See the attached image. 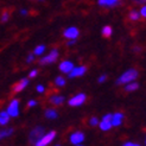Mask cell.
<instances>
[{"label": "cell", "instance_id": "1", "mask_svg": "<svg viewBox=\"0 0 146 146\" xmlns=\"http://www.w3.org/2000/svg\"><path fill=\"white\" fill-rule=\"evenodd\" d=\"M138 75H139V72H138V70H135V69H128V70H126L123 74H121L120 75V77L116 80V84H119V86H121V84H123L125 86L126 83H128V82H132V81H135L137 80V77H138Z\"/></svg>", "mask_w": 146, "mask_h": 146}, {"label": "cell", "instance_id": "2", "mask_svg": "<svg viewBox=\"0 0 146 146\" xmlns=\"http://www.w3.org/2000/svg\"><path fill=\"white\" fill-rule=\"evenodd\" d=\"M44 134H45V128L44 127H42V126L35 127V128H32L30 131V133H29V141H30V144L36 145V144H37V141Z\"/></svg>", "mask_w": 146, "mask_h": 146}, {"label": "cell", "instance_id": "3", "mask_svg": "<svg viewBox=\"0 0 146 146\" xmlns=\"http://www.w3.org/2000/svg\"><path fill=\"white\" fill-rule=\"evenodd\" d=\"M57 58H58V51L56 49H52L49 52V55L44 56L43 58H40L39 60V64L40 65H46V64H51V63H54L57 61Z\"/></svg>", "mask_w": 146, "mask_h": 146}, {"label": "cell", "instance_id": "4", "mask_svg": "<svg viewBox=\"0 0 146 146\" xmlns=\"http://www.w3.org/2000/svg\"><path fill=\"white\" fill-rule=\"evenodd\" d=\"M99 127H100L101 131H104V132H107V131H109L113 127V125H112V114L111 113H108V114L102 116L101 121L99 122Z\"/></svg>", "mask_w": 146, "mask_h": 146}, {"label": "cell", "instance_id": "5", "mask_svg": "<svg viewBox=\"0 0 146 146\" xmlns=\"http://www.w3.org/2000/svg\"><path fill=\"white\" fill-rule=\"evenodd\" d=\"M86 100H87V95H86V94L80 93V94H77V95L72 96L71 99H69L68 104L71 107H78V106H82L84 102H86Z\"/></svg>", "mask_w": 146, "mask_h": 146}, {"label": "cell", "instance_id": "6", "mask_svg": "<svg viewBox=\"0 0 146 146\" xmlns=\"http://www.w3.org/2000/svg\"><path fill=\"white\" fill-rule=\"evenodd\" d=\"M55 137H56L55 131H50L49 133H45L40 138V139L37 141V144H36V146H45V145H48V144H50L51 141H52L55 139Z\"/></svg>", "mask_w": 146, "mask_h": 146}, {"label": "cell", "instance_id": "7", "mask_svg": "<svg viewBox=\"0 0 146 146\" xmlns=\"http://www.w3.org/2000/svg\"><path fill=\"white\" fill-rule=\"evenodd\" d=\"M7 113L11 116H18L19 114V101L17 99H14L10 102L9 107H7Z\"/></svg>", "mask_w": 146, "mask_h": 146}, {"label": "cell", "instance_id": "8", "mask_svg": "<svg viewBox=\"0 0 146 146\" xmlns=\"http://www.w3.org/2000/svg\"><path fill=\"white\" fill-rule=\"evenodd\" d=\"M29 84V78H21L20 81H18L17 83H14L13 87H12V92L14 94H17V93H20V92H23L26 87Z\"/></svg>", "mask_w": 146, "mask_h": 146}, {"label": "cell", "instance_id": "9", "mask_svg": "<svg viewBox=\"0 0 146 146\" xmlns=\"http://www.w3.org/2000/svg\"><path fill=\"white\" fill-rule=\"evenodd\" d=\"M78 35H80L78 29L77 27H74V26L65 29L64 32H63V36L67 39H76L78 37Z\"/></svg>", "mask_w": 146, "mask_h": 146}, {"label": "cell", "instance_id": "10", "mask_svg": "<svg viewBox=\"0 0 146 146\" xmlns=\"http://www.w3.org/2000/svg\"><path fill=\"white\" fill-rule=\"evenodd\" d=\"M84 141V134L82 132H74L70 135V143L72 145H81Z\"/></svg>", "mask_w": 146, "mask_h": 146}, {"label": "cell", "instance_id": "11", "mask_svg": "<svg viewBox=\"0 0 146 146\" xmlns=\"http://www.w3.org/2000/svg\"><path fill=\"white\" fill-rule=\"evenodd\" d=\"M86 71H87V68L83 67V65H81V67H74L72 68V70L69 72V77L71 78H74V77H80V76H83L86 74Z\"/></svg>", "mask_w": 146, "mask_h": 146}, {"label": "cell", "instance_id": "12", "mask_svg": "<svg viewBox=\"0 0 146 146\" xmlns=\"http://www.w3.org/2000/svg\"><path fill=\"white\" fill-rule=\"evenodd\" d=\"M74 67H75V65H74V63H72V62H70V61H63L60 64V70L62 72H64V74H69Z\"/></svg>", "mask_w": 146, "mask_h": 146}, {"label": "cell", "instance_id": "13", "mask_svg": "<svg viewBox=\"0 0 146 146\" xmlns=\"http://www.w3.org/2000/svg\"><path fill=\"white\" fill-rule=\"evenodd\" d=\"M98 4L101 6V7H115L120 4V0H98Z\"/></svg>", "mask_w": 146, "mask_h": 146}, {"label": "cell", "instance_id": "14", "mask_svg": "<svg viewBox=\"0 0 146 146\" xmlns=\"http://www.w3.org/2000/svg\"><path fill=\"white\" fill-rule=\"evenodd\" d=\"M122 121H123V114H122V113L118 112V113L112 114V125H113L114 127L120 126L121 123H122Z\"/></svg>", "mask_w": 146, "mask_h": 146}, {"label": "cell", "instance_id": "15", "mask_svg": "<svg viewBox=\"0 0 146 146\" xmlns=\"http://www.w3.org/2000/svg\"><path fill=\"white\" fill-rule=\"evenodd\" d=\"M139 89V83H137L135 81H132V82H128L125 84V90L127 93H132V92H135Z\"/></svg>", "mask_w": 146, "mask_h": 146}, {"label": "cell", "instance_id": "16", "mask_svg": "<svg viewBox=\"0 0 146 146\" xmlns=\"http://www.w3.org/2000/svg\"><path fill=\"white\" fill-rule=\"evenodd\" d=\"M10 118H11V115L6 112H0V126H5L9 123L10 121Z\"/></svg>", "mask_w": 146, "mask_h": 146}, {"label": "cell", "instance_id": "17", "mask_svg": "<svg viewBox=\"0 0 146 146\" xmlns=\"http://www.w3.org/2000/svg\"><path fill=\"white\" fill-rule=\"evenodd\" d=\"M49 101L52 105H55V106H60V105H62L64 102V96H62V95H55V96H51Z\"/></svg>", "mask_w": 146, "mask_h": 146}, {"label": "cell", "instance_id": "18", "mask_svg": "<svg viewBox=\"0 0 146 146\" xmlns=\"http://www.w3.org/2000/svg\"><path fill=\"white\" fill-rule=\"evenodd\" d=\"M13 133V128H0V140L10 137Z\"/></svg>", "mask_w": 146, "mask_h": 146}, {"label": "cell", "instance_id": "19", "mask_svg": "<svg viewBox=\"0 0 146 146\" xmlns=\"http://www.w3.org/2000/svg\"><path fill=\"white\" fill-rule=\"evenodd\" d=\"M101 33H102V36H104L105 38H109V37H111V36L113 35V29L109 26V25H106V26L102 27Z\"/></svg>", "mask_w": 146, "mask_h": 146}, {"label": "cell", "instance_id": "20", "mask_svg": "<svg viewBox=\"0 0 146 146\" xmlns=\"http://www.w3.org/2000/svg\"><path fill=\"white\" fill-rule=\"evenodd\" d=\"M140 17H141V16H140V12L137 11V10H132V11L128 13V18H129V20H132V21L139 20Z\"/></svg>", "mask_w": 146, "mask_h": 146}, {"label": "cell", "instance_id": "21", "mask_svg": "<svg viewBox=\"0 0 146 146\" xmlns=\"http://www.w3.org/2000/svg\"><path fill=\"white\" fill-rule=\"evenodd\" d=\"M45 116H46L49 120H55L57 116H58V113L55 111V109L49 108V109H46V111H45Z\"/></svg>", "mask_w": 146, "mask_h": 146}, {"label": "cell", "instance_id": "22", "mask_svg": "<svg viewBox=\"0 0 146 146\" xmlns=\"http://www.w3.org/2000/svg\"><path fill=\"white\" fill-rule=\"evenodd\" d=\"M45 51V45H38V46H36L35 48V50H33V55H36V56H39V55H42L43 52Z\"/></svg>", "mask_w": 146, "mask_h": 146}, {"label": "cell", "instance_id": "23", "mask_svg": "<svg viewBox=\"0 0 146 146\" xmlns=\"http://www.w3.org/2000/svg\"><path fill=\"white\" fill-rule=\"evenodd\" d=\"M65 83H67V81H65V78L62 77V76H58L56 80H55V84L57 87H64Z\"/></svg>", "mask_w": 146, "mask_h": 146}, {"label": "cell", "instance_id": "24", "mask_svg": "<svg viewBox=\"0 0 146 146\" xmlns=\"http://www.w3.org/2000/svg\"><path fill=\"white\" fill-rule=\"evenodd\" d=\"M99 119L98 118H95V116H93V118H90L89 119V125L90 126H96V125H99Z\"/></svg>", "mask_w": 146, "mask_h": 146}, {"label": "cell", "instance_id": "25", "mask_svg": "<svg viewBox=\"0 0 146 146\" xmlns=\"http://www.w3.org/2000/svg\"><path fill=\"white\" fill-rule=\"evenodd\" d=\"M9 18H10V13L7 12V11H5V12L1 14V18H0V19H1L3 23H6V21L9 20Z\"/></svg>", "mask_w": 146, "mask_h": 146}, {"label": "cell", "instance_id": "26", "mask_svg": "<svg viewBox=\"0 0 146 146\" xmlns=\"http://www.w3.org/2000/svg\"><path fill=\"white\" fill-rule=\"evenodd\" d=\"M140 16H141L143 18H145V19H146V4H144V5H143V7L140 9Z\"/></svg>", "mask_w": 146, "mask_h": 146}, {"label": "cell", "instance_id": "27", "mask_svg": "<svg viewBox=\"0 0 146 146\" xmlns=\"http://www.w3.org/2000/svg\"><path fill=\"white\" fill-rule=\"evenodd\" d=\"M37 74H38V70H31L30 71V74H29V77H30V78H33V77H36V76H37Z\"/></svg>", "mask_w": 146, "mask_h": 146}, {"label": "cell", "instance_id": "28", "mask_svg": "<svg viewBox=\"0 0 146 146\" xmlns=\"http://www.w3.org/2000/svg\"><path fill=\"white\" fill-rule=\"evenodd\" d=\"M36 105H37V101H36V100H30V101L27 102V106L29 107H35Z\"/></svg>", "mask_w": 146, "mask_h": 146}, {"label": "cell", "instance_id": "29", "mask_svg": "<svg viewBox=\"0 0 146 146\" xmlns=\"http://www.w3.org/2000/svg\"><path fill=\"white\" fill-rule=\"evenodd\" d=\"M106 78H107L106 75H101V76L99 77V80H98V82H99V83H104V82L106 81Z\"/></svg>", "mask_w": 146, "mask_h": 146}, {"label": "cell", "instance_id": "30", "mask_svg": "<svg viewBox=\"0 0 146 146\" xmlns=\"http://www.w3.org/2000/svg\"><path fill=\"white\" fill-rule=\"evenodd\" d=\"M44 90H45L44 86H42V84H38V86H37V92H38V93H44Z\"/></svg>", "mask_w": 146, "mask_h": 146}, {"label": "cell", "instance_id": "31", "mask_svg": "<svg viewBox=\"0 0 146 146\" xmlns=\"http://www.w3.org/2000/svg\"><path fill=\"white\" fill-rule=\"evenodd\" d=\"M139 144H137V143H133V141H127L123 144V146H138Z\"/></svg>", "mask_w": 146, "mask_h": 146}, {"label": "cell", "instance_id": "32", "mask_svg": "<svg viewBox=\"0 0 146 146\" xmlns=\"http://www.w3.org/2000/svg\"><path fill=\"white\" fill-rule=\"evenodd\" d=\"M133 1H134L135 4H138V5H144V4H146V0H133Z\"/></svg>", "mask_w": 146, "mask_h": 146}, {"label": "cell", "instance_id": "33", "mask_svg": "<svg viewBox=\"0 0 146 146\" xmlns=\"http://www.w3.org/2000/svg\"><path fill=\"white\" fill-rule=\"evenodd\" d=\"M33 58H35V57H33V55H29V56H27V58H26V62H27V63H31V62L33 61Z\"/></svg>", "mask_w": 146, "mask_h": 146}, {"label": "cell", "instance_id": "34", "mask_svg": "<svg viewBox=\"0 0 146 146\" xmlns=\"http://www.w3.org/2000/svg\"><path fill=\"white\" fill-rule=\"evenodd\" d=\"M75 43H76V39H71V40H69V42L67 43V45H69V46H70V45H74Z\"/></svg>", "mask_w": 146, "mask_h": 146}, {"label": "cell", "instance_id": "35", "mask_svg": "<svg viewBox=\"0 0 146 146\" xmlns=\"http://www.w3.org/2000/svg\"><path fill=\"white\" fill-rule=\"evenodd\" d=\"M20 13L23 14V16H25V14H27V11H26V10H21V11H20Z\"/></svg>", "mask_w": 146, "mask_h": 146}, {"label": "cell", "instance_id": "36", "mask_svg": "<svg viewBox=\"0 0 146 146\" xmlns=\"http://www.w3.org/2000/svg\"><path fill=\"white\" fill-rule=\"evenodd\" d=\"M134 51H135V52H137V51H140V48H138V46H135V48H134Z\"/></svg>", "mask_w": 146, "mask_h": 146}, {"label": "cell", "instance_id": "37", "mask_svg": "<svg viewBox=\"0 0 146 146\" xmlns=\"http://www.w3.org/2000/svg\"><path fill=\"white\" fill-rule=\"evenodd\" d=\"M145 145H146V139H145Z\"/></svg>", "mask_w": 146, "mask_h": 146}, {"label": "cell", "instance_id": "38", "mask_svg": "<svg viewBox=\"0 0 146 146\" xmlns=\"http://www.w3.org/2000/svg\"><path fill=\"white\" fill-rule=\"evenodd\" d=\"M39 1H42V0H39Z\"/></svg>", "mask_w": 146, "mask_h": 146}]
</instances>
